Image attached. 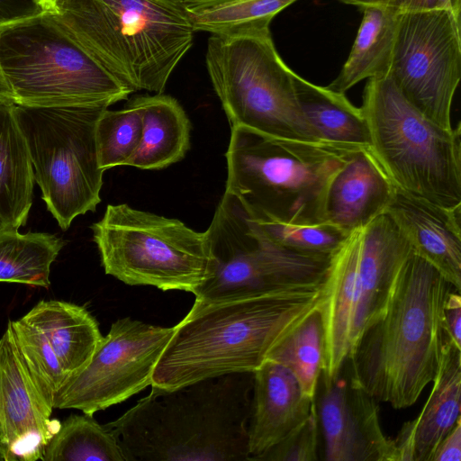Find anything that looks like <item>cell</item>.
<instances>
[{
	"mask_svg": "<svg viewBox=\"0 0 461 461\" xmlns=\"http://www.w3.org/2000/svg\"><path fill=\"white\" fill-rule=\"evenodd\" d=\"M412 251L461 289V206L445 208L395 186L384 212Z\"/></svg>",
	"mask_w": 461,
	"mask_h": 461,
	"instance_id": "e0dca14e",
	"label": "cell"
},
{
	"mask_svg": "<svg viewBox=\"0 0 461 461\" xmlns=\"http://www.w3.org/2000/svg\"><path fill=\"white\" fill-rule=\"evenodd\" d=\"M319 421L316 404L308 418L283 440L267 451L258 461H316Z\"/></svg>",
	"mask_w": 461,
	"mask_h": 461,
	"instance_id": "836d02e7",
	"label": "cell"
},
{
	"mask_svg": "<svg viewBox=\"0 0 461 461\" xmlns=\"http://www.w3.org/2000/svg\"><path fill=\"white\" fill-rule=\"evenodd\" d=\"M321 378L316 404L328 461H398L393 439L383 432L376 400L353 384L348 370Z\"/></svg>",
	"mask_w": 461,
	"mask_h": 461,
	"instance_id": "5bb4252c",
	"label": "cell"
},
{
	"mask_svg": "<svg viewBox=\"0 0 461 461\" xmlns=\"http://www.w3.org/2000/svg\"><path fill=\"white\" fill-rule=\"evenodd\" d=\"M253 373L202 379L175 389L151 387L104 425L126 461L249 460Z\"/></svg>",
	"mask_w": 461,
	"mask_h": 461,
	"instance_id": "7a4b0ae2",
	"label": "cell"
},
{
	"mask_svg": "<svg viewBox=\"0 0 461 461\" xmlns=\"http://www.w3.org/2000/svg\"><path fill=\"white\" fill-rule=\"evenodd\" d=\"M432 382V390L420 414L403 423L393 439L398 461H431L439 442L461 419V349L447 334Z\"/></svg>",
	"mask_w": 461,
	"mask_h": 461,
	"instance_id": "ffe728a7",
	"label": "cell"
},
{
	"mask_svg": "<svg viewBox=\"0 0 461 461\" xmlns=\"http://www.w3.org/2000/svg\"><path fill=\"white\" fill-rule=\"evenodd\" d=\"M411 251L407 240L384 212L359 228L351 351L361 333L386 312L398 272Z\"/></svg>",
	"mask_w": 461,
	"mask_h": 461,
	"instance_id": "2e32d148",
	"label": "cell"
},
{
	"mask_svg": "<svg viewBox=\"0 0 461 461\" xmlns=\"http://www.w3.org/2000/svg\"><path fill=\"white\" fill-rule=\"evenodd\" d=\"M33 184L30 153L14 104L0 102V228L26 224Z\"/></svg>",
	"mask_w": 461,
	"mask_h": 461,
	"instance_id": "cb8c5ba5",
	"label": "cell"
},
{
	"mask_svg": "<svg viewBox=\"0 0 461 461\" xmlns=\"http://www.w3.org/2000/svg\"><path fill=\"white\" fill-rule=\"evenodd\" d=\"M452 288L411 249L386 312L361 333L346 362L353 384L395 409L412 405L436 376L446 336L443 307Z\"/></svg>",
	"mask_w": 461,
	"mask_h": 461,
	"instance_id": "3957f363",
	"label": "cell"
},
{
	"mask_svg": "<svg viewBox=\"0 0 461 461\" xmlns=\"http://www.w3.org/2000/svg\"><path fill=\"white\" fill-rule=\"evenodd\" d=\"M52 13L132 92L162 94L195 33L184 0H57Z\"/></svg>",
	"mask_w": 461,
	"mask_h": 461,
	"instance_id": "277c9868",
	"label": "cell"
},
{
	"mask_svg": "<svg viewBox=\"0 0 461 461\" xmlns=\"http://www.w3.org/2000/svg\"><path fill=\"white\" fill-rule=\"evenodd\" d=\"M250 220L261 235L271 243L307 256L330 257L347 237V234L328 221L303 225L274 219Z\"/></svg>",
	"mask_w": 461,
	"mask_h": 461,
	"instance_id": "d6a6232c",
	"label": "cell"
},
{
	"mask_svg": "<svg viewBox=\"0 0 461 461\" xmlns=\"http://www.w3.org/2000/svg\"><path fill=\"white\" fill-rule=\"evenodd\" d=\"M7 329L38 391L52 407L54 396L68 375L50 344L38 329L22 319L9 321Z\"/></svg>",
	"mask_w": 461,
	"mask_h": 461,
	"instance_id": "1f68e13d",
	"label": "cell"
},
{
	"mask_svg": "<svg viewBox=\"0 0 461 461\" xmlns=\"http://www.w3.org/2000/svg\"><path fill=\"white\" fill-rule=\"evenodd\" d=\"M64 244L53 234L0 228V282L48 288L51 264Z\"/></svg>",
	"mask_w": 461,
	"mask_h": 461,
	"instance_id": "4316f807",
	"label": "cell"
},
{
	"mask_svg": "<svg viewBox=\"0 0 461 461\" xmlns=\"http://www.w3.org/2000/svg\"><path fill=\"white\" fill-rule=\"evenodd\" d=\"M41 12V9L22 5L15 0H0V26L13 23Z\"/></svg>",
	"mask_w": 461,
	"mask_h": 461,
	"instance_id": "8d00e7d4",
	"label": "cell"
},
{
	"mask_svg": "<svg viewBox=\"0 0 461 461\" xmlns=\"http://www.w3.org/2000/svg\"><path fill=\"white\" fill-rule=\"evenodd\" d=\"M5 26V25H4ZM3 26H0V32ZM0 102L14 104V96L0 66Z\"/></svg>",
	"mask_w": 461,
	"mask_h": 461,
	"instance_id": "ab89813d",
	"label": "cell"
},
{
	"mask_svg": "<svg viewBox=\"0 0 461 461\" xmlns=\"http://www.w3.org/2000/svg\"><path fill=\"white\" fill-rule=\"evenodd\" d=\"M34 3L42 10L53 12L57 0H33Z\"/></svg>",
	"mask_w": 461,
	"mask_h": 461,
	"instance_id": "60d3db41",
	"label": "cell"
},
{
	"mask_svg": "<svg viewBox=\"0 0 461 461\" xmlns=\"http://www.w3.org/2000/svg\"><path fill=\"white\" fill-rule=\"evenodd\" d=\"M324 298L322 280L265 293L195 303L176 326L152 374L151 387L170 390L222 375L255 372L270 351Z\"/></svg>",
	"mask_w": 461,
	"mask_h": 461,
	"instance_id": "6da1fadb",
	"label": "cell"
},
{
	"mask_svg": "<svg viewBox=\"0 0 461 461\" xmlns=\"http://www.w3.org/2000/svg\"><path fill=\"white\" fill-rule=\"evenodd\" d=\"M135 100L142 112V136L127 166L158 170L183 159L190 147L191 124L177 100L163 94Z\"/></svg>",
	"mask_w": 461,
	"mask_h": 461,
	"instance_id": "603a6c76",
	"label": "cell"
},
{
	"mask_svg": "<svg viewBox=\"0 0 461 461\" xmlns=\"http://www.w3.org/2000/svg\"><path fill=\"white\" fill-rule=\"evenodd\" d=\"M184 1L186 4L196 5V4H205V3H210V2H215V1H220V0H184Z\"/></svg>",
	"mask_w": 461,
	"mask_h": 461,
	"instance_id": "b9f144b4",
	"label": "cell"
},
{
	"mask_svg": "<svg viewBox=\"0 0 461 461\" xmlns=\"http://www.w3.org/2000/svg\"><path fill=\"white\" fill-rule=\"evenodd\" d=\"M394 189L371 148L363 147L353 153L330 185L327 221L348 235L384 213Z\"/></svg>",
	"mask_w": 461,
	"mask_h": 461,
	"instance_id": "44dd1931",
	"label": "cell"
},
{
	"mask_svg": "<svg viewBox=\"0 0 461 461\" xmlns=\"http://www.w3.org/2000/svg\"><path fill=\"white\" fill-rule=\"evenodd\" d=\"M142 136V112L135 98L122 110L105 109L95 128L98 164L104 171L127 166Z\"/></svg>",
	"mask_w": 461,
	"mask_h": 461,
	"instance_id": "4dcf8cb0",
	"label": "cell"
},
{
	"mask_svg": "<svg viewBox=\"0 0 461 461\" xmlns=\"http://www.w3.org/2000/svg\"><path fill=\"white\" fill-rule=\"evenodd\" d=\"M205 62L230 126L282 139L323 140L303 113L294 71L278 55L270 31L212 35Z\"/></svg>",
	"mask_w": 461,
	"mask_h": 461,
	"instance_id": "ba28073f",
	"label": "cell"
},
{
	"mask_svg": "<svg viewBox=\"0 0 461 461\" xmlns=\"http://www.w3.org/2000/svg\"><path fill=\"white\" fill-rule=\"evenodd\" d=\"M461 460V419L451 431L439 442L431 461Z\"/></svg>",
	"mask_w": 461,
	"mask_h": 461,
	"instance_id": "d590c367",
	"label": "cell"
},
{
	"mask_svg": "<svg viewBox=\"0 0 461 461\" xmlns=\"http://www.w3.org/2000/svg\"><path fill=\"white\" fill-rule=\"evenodd\" d=\"M323 357V327L319 309L276 346L267 359L288 369L297 380L303 394L314 400Z\"/></svg>",
	"mask_w": 461,
	"mask_h": 461,
	"instance_id": "f546056e",
	"label": "cell"
},
{
	"mask_svg": "<svg viewBox=\"0 0 461 461\" xmlns=\"http://www.w3.org/2000/svg\"><path fill=\"white\" fill-rule=\"evenodd\" d=\"M349 56L338 77L327 86L345 94L364 79L389 74L402 11L389 6L367 5Z\"/></svg>",
	"mask_w": 461,
	"mask_h": 461,
	"instance_id": "d4e9b609",
	"label": "cell"
},
{
	"mask_svg": "<svg viewBox=\"0 0 461 461\" xmlns=\"http://www.w3.org/2000/svg\"><path fill=\"white\" fill-rule=\"evenodd\" d=\"M370 148L395 186L434 204L461 206V126L435 123L389 75L369 78L362 106Z\"/></svg>",
	"mask_w": 461,
	"mask_h": 461,
	"instance_id": "52a82bcc",
	"label": "cell"
},
{
	"mask_svg": "<svg viewBox=\"0 0 461 461\" xmlns=\"http://www.w3.org/2000/svg\"><path fill=\"white\" fill-rule=\"evenodd\" d=\"M0 66L18 105L109 107L132 93L52 12L41 11L3 26Z\"/></svg>",
	"mask_w": 461,
	"mask_h": 461,
	"instance_id": "8992f818",
	"label": "cell"
},
{
	"mask_svg": "<svg viewBox=\"0 0 461 461\" xmlns=\"http://www.w3.org/2000/svg\"><path fill=\"white\" fill-rule=\"evenodd\" d=\"M295 1L220 0L187 4V9L195 32L239 36L270 31L273 18Z\"/></svg>",
	"mask_w": 461,
	"mask_h": 461,
	"instance_id": "83f0119b",
	"label": "cell"
},
{
	"mask_svg": "<svg viewBox=\"0 0 461 461\" xmlns=\"http://www.w3.org/2000/svg\"><path fill=\"white\" fill-rule=\"evenodd\" d=\"M359 228L347 235L330 256L322 279L324 298L320 308L324 357L321 376L333 378L351 351V332L357 303Z\"/></svg>",
	"mask_w": 461,
	"mask_h": 461,
	"instance_id": "d6986e66",
	"label": "cell"
},
{
	"mask_svg": "<svg viewBox=\"0 0 461 461\" xmlns=\"http://www.w3.org/2000/svg\"><path fill=\"white\" fill-rule=\"evenodd\" d=\"M107 106L33 107L14 104L34 181L47 209L66 230L101 202L96 122Z\"/></svg>",
	"mask_w": 461,
	"mask_h": 461,
	"instance_id": "30bf717a",
	"label": "cell"
},
{
	"mask_svg": "<svg viewBox=\"0 0 461 461\" xmlns=\"http://www.w3.org/2000/svg\"><path fill=\"white\" fill-rule=\"evenodd\" d=\"M363 147L368 146L282 139L231 126L225 192L240 202L251 219L327 222L330 185Z\"/></svg>",
	"mask_w": 461,
	"mask_h": 461,
	"instance_id": "5b68a950",
	"label": "cell"
},
{
	"mask_svg": "<svg viewBox=\"0 0 461 461\" xmlns=\"http://www.w3.org/2000/svg\"><path fill=\"white\" fill-rule=\"evenodd\" d=\"M209 275L194 292L195 303L230 300L279 287L320 282L330 257L299 254L278 247L255 227L240 202L224 193L204 231Z\"/></svg>",
	"mask_w": 461,
	"mask_h": 461,
	"instance_id": "8fae6325",
	"label": "cell"
},
{
	"mask_svg": "<svg viewBox=\"0 0 461 461\" xmlns=\"http://www.w3.org/2000/svg\"><path fill=\"white\" fill-rule=\"evenodd\" d=\"M91 229L104 272L126 285L194 294L209 275L205 233L177 219L109 204Z\"/></svg>",
	"mask_w": 461,
	"mask_h": 461,
	"instance_id": "9c48e42d",
	"label": "cell"
},
{
	"mask_svg": "<svg viewBox=\"0 0 461 461\" xmlns=\"http://www.w3.org/2000/svg\"><path fill=\"white\" fill-rule=\"evenodd\" d=\"M347 4L355 5L360 7L367 5H383L402 10L407 0H342Z\"/></svg>",
	"mask_w": 461,
	"mask_h": 461,
	"instance_id": "f35d334b",
	"label": "cell"
},
{
	"mask_svg": "<svg viewBox=\"0 0 461 461\" xmlns=\"http://www.w3.org/2000/svg\"><path fill=\"white\" fill-rule=\"evenodd\" d=\"M388 75L423 115L453 128L451 106L461 77L460 14L447 9L402 12Z\"/></svg>",
	"mask_w": 461,
	"mask_h": 461,
	"instance_id": "7c38bea8",
	"label": "cell"
},
{
	"mask_svg": "<svg viewBox=\"0 0 461 461\" xmlns=\"http://www.w3.org/2000/svg\"><path fill=\"white\" fill-rule=\"evenodd\" d=\"M41 395L8 329L0 339V460H42L60 427Z\"/></svg>",
	"mask_w": 461,
	"mask_h": 461,
	"instance_id": "9a60e30c",
	"label": "cell"
},
{
	"mask_svg": "<svg viewBox=\"0 0 461 461\" xmlns=\"http://www.w3.org/2000/svg\"><path fill=\"white\" fill-rule=\"evenodd\" d=\"M433 9H447L460 14L461 0H407L401 11Z\"/></svg>",
	"mask_w": 461,
	"mask_h": 461,
	"instance_id": "74e56055",
	"label": "cell"
},
{
	"mask_svg": "<svg viewBox=\"0 0 461 461\" xmlns=\"http://www.w3.org/2000/svg\"><path fill=\"white\" fill-rule=\"evenodd\" d=\"M444 330L452 343L461 349V296L460 292L450 291L443 307Z\"/></svg>",
	"mask_w": 461,
	"mask_h": 461,
	"instance_id": "e575fe53",
	"label": "cell"
},
{
	"mask_svg": "<svg viewBox=\"0 0 461 461\" xmlns=\"http://www.w3.org/2000/svg\"><path fill=\"white\" fill-rule=\"evenodd\" d=\"M314 403V400L303 394L288 369L267 359L253 372L249 460L258 461L297 429L308 418Z\"/></svg>",
	"mask_w": 461,
	"mask_h": 461,
	"instance_id": "ac0fdd59",
	"label": "cell"
},
{
	"mask_svg": "<svg viewBox=\"0 0 461 461\" xmlns=\"http://www.w3.org/2000/svg\"><path fill=\"white\" fill-rule=\"evenodd\" d=\"M174 327H160L125 317L103 337L90 362L67 377L52 407L77 409L93 416L151 385L155 366Z\"/></svg>",
	"mask_w": 461,
	"mask_h": 461,
	"instance_id": "4fadbf2b",
	"label": "cell"
},
{
	"mask_svg": "<svg viewBox=\"0 0 461 461\" xmlns=\"http://www.w3.org/2000/svg\"><path fill=\"white\" fill-rule=\"evenodd\" d=\"M21 319L46 337L68 376L90 362L103 339L95 317L65 301L41 300Z\"/></svg>",
	"mask_w": 461,
	"mask_h": 461,
	"instance_id": "7402d4cb",
	"label": "cell"
},
{
	"mask_svg": "<svg viewBox=\"0 0 461 461\" xmlns=\"http://www.w3.org/2000/svg\"><path fill=\"white\" fill-rule=\"evenodd\" d=\"M86 414L70 415L46 445L43 461H126L113 434Z\"/></svg>",
	"mask_w": 461,
	"mask_h": 461,
	"instance_id": "f1b7e54d",
	"label": "cell"
},
{
	"mask_svg": "<svg viewBox=\"0 0 461 461\" xmlns=\"http://www.w3.org/2000/svg\"><path fill=\"white\" fill-rule=\"evenodd\" d=\"M293 77L303 113L321 140L370 146L362 111L345 94L314 85L294 72Z\"/></svg>",
	"mask_w": 461,
	"mask_h": 461,
	"instance_id": "484cf974",
	"label": "cell"
}]
</instances>
